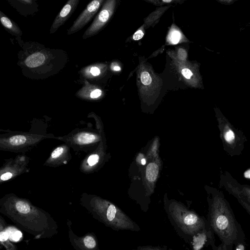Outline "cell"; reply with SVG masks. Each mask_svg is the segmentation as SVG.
I'll use <instances>...</instances> for the list:
<instances>
[{
	"instance_id": "1",
	"label": "cell",
	"mask_w": 250,
	"mask_h": 250,
	"mask_svg": "<svg viewBox=\"0 0 250 250\" xmlns=\"http://www.w3.org/2000/svg\"><path fill=\"white\" fill-rule=\"evenodd\" d=\"M209 224L212 234L220 242L218 250H232L234 245L243 240L242 229L229 203L217 189H215L211 199Z\"/></svg>"
},
{
	"instance_id": "2",
	"label": "cell",
	"mask_w": 250,
	"mask_h": 250,
	"mask_svg": "<svg viewBox=\"0 0 250 250\" xmlns=\"http://www.w3.org/2000/svg\"><path fill=\"white\" fill-rule=\"evenodd\" d=\"M214 111L224 150L231 156L241 155L247 141L246 136L231 124L218 107H215Z\"/></svg>"
},
{
	"instance_id": "3",
	"label": "cell",
	"mask_w": 250,
	"mask_h": 250,
	"mask_svg": "<svg viewBox=\"0 0 250 250\" xmlns=\"http://www.w3.org/2000/svg\"><path fill=\"white\" fill-rule=\"evenodd\" d=\"M169 56L178 72L190 86L203 89L202 77L199 72V65L197 63H192L179 60L175 53L170 52Z\"/></svg>"
},
{
	"instance_id": "4",
	"label": "cell",
	"mask_w": 250,
	"mask_h": 250,
	"mask_svg": "<svg viewBox=\"0 0 250 250\" xmlns=\"http://www.w3.org/2000/svg\"><path fill=\"white\" fill-rule=\"evenodd\" d=\"M115 5L116 1L114 0H108L105 2L99 13L85 31L83 36V39L94 36L104 27L112 16Z\"/></svg>"
},
{
	"instance_id": "5",
	"label": "cell",
	"mask_w": 250,
	"mask_h": 250,
	"mask_svg": "<svg viewBox=\"0 0 250 250\" xmlns=\"http://www.w3.org/2000/svg\"><path fill=\"white\" fill-rule=\"evenodd\" d=\"M220 184L235 198L240 197L250 205V186L240 184L228 172L221 175Z\"/></svg>"
},
{
	"instance_id": "6",
	"label": "cell",
	"mask_w": 250,
	"mask_h": 250,
	"mask_svg": "<svg viewBox=\"0 0 250 250\" xmlns=\"http://www.w3.org/2000/svg\"><path fill=\"white\" fill-rule=\"evenodd\" d=\"M103 2V0H94L91 1L74 22L68 30L67 34L76 33L87 24L98 11Z\"/></svg>"
},
{
	"instance_id": "7",
	"label": "cell",
	"mask_w": 250,
	"mask_h": 250,
	"mask_svg": "<svg viewBox=\"0 0 250 250\" xmlns=\"http://www.w3.org/2000/svg\"><path fill=\"white\" fill-rule=\"evenodd\" d=\"M146 66L143 65L140 67L138 74L139 89L143 93H152L159 89V81L152 71Z\"/></svg>"
},
{
	"instance_id": "8",
	"label": "cell",
	"mask_w": 250,
	"mask_h": 250,
	"mask_svg": "<svg viewBox=\"0 0 250 250\" xmlns=\"http://www.w3.org/2000/svg\"><path fill=\"white\" fill-rule=\"evenodd\" d=\"M79 2V0H69L66 3L53 22L50 30L51 34L55 33L70 17Z\"/></svg>"
},
{
	"instance_id": "9",
	"label": "cell",
	"mask_w": 250,
	"mask_h": 250,
	"mask_svg": "<svg viewBox=\"0 0 250 250\" xmlns=\"http://www.w3.org/2000/svg\"><path fill=\"white\" fill-rule=\"evenodd\" d=\"M85 85L78 93V95L83 98L95 99L100 97L102 90L97 86L89 84L86 82Z\"/></svg>"
},
{
	"instance_id": "10",
	"label": "cell",
	"mask_w": 250,
	"mask_h": 250,
	"mask_svg": "<svg viewBox=\"0 0 250 250\" xmlns=\"http://www.w3.org/2000/svg\"><path fill=\"white\" fill-rule=\"evenodd\" d=\"M105 66L102 64L91 65L82 70V74L88 78L97 77L101 75L104 70H105Z\"/></svg>"
},
{
	"instance_id": "11",
	"label": "cell",
	"mask_w": 250,
	"mask_h": 250,
	"mask_svg": "<svg viewBox=\"0 0 250 250\" xmlns=\"http://www.w3.org/2000/svg\"><path fill=\"white\" fill-rule=\"evenodd\" d=\"M0 21L3 26L12 33L18 35H21L22 34L21 31L17 24L5 16L4 15H3L1 12H0Z\"/></svg>"
},
{
	"instance_id": "12",
	"label": "cell",
	"mask_w": 250,
	"mask_h": 250,
	"mask_svg": "<svg viewBox=\"0 0 250 250\" xmlns=\"http://www.w3.org/2000/svg\"><path fill=\"white\" fill-rule=\"evenodd\" d=\"M183 35L181 32L177 28L172 27L168 34L167 42L171 44H177L183 41Z\"/></svg>"
},
{
	"instance_id": "13",
	"label": "cell",
	"mask_w": 250,
	"mask_h": 250,
	"mask_svg": "<svg viewBox=\"0 0 250 250\" xmlns=\"http://www.w3.org/2000/svg\"><path fill=\"white\" fill-rule=\"evenodd\" d=\"M158 172V165L153 162L150 163L146 168V178L149 182H153L156 179Z\"/></svg>"
},
{
	"instance_id": "14",
	"label": "cell",
	"mask_w": 250,
	"mask_h": 250,
	"mask_svg": "<svg viewBox=\"0 0 250 250\" xmlns=\"http://www.w3.org/2000/svg\"><path fill=\"white\" fill-rule=\"evenodd\" d=\"M75 140L79 144H88L96 141L97 137L90 133L83 132L77 135Z\"/></svg>"
},
{
	"instance_id": "15",
	"label": "cell",
	"mask_w": 250,
	"mask_h": 250,
	"mask_svg": "<svg viewBox=\"0 0 250 250\" xmlns=\"http://www.w3.org/2000/svg\"><path fill=\"white\" fill-rule=\"evenodd\" d=\"M167 7H162L152 13L145 20V24L150 25L156 19H157L160 17L162 13L164 12V11L166 10V8Z\"/></svg>"
},
{
	"instance_id": "16",
	"label": "cell",
	"mask_w": 250,
	"mask_h": 250,
	"mask_svg": "<svg viewBox=\"0 0 250 250\" xmlns=\"http://www.w3.org/2000/svg\"><path fill=\"white\" fill-rule=\"evenodd\" d=\"M26 142V138L23 135H16L11 137L9 142L12 146H20L24 144Z\"/></svg>"
},
{
	"instance_id": "17",
	"label": "cell",
	"mask_w": 250,
	"mask_h": 250,
	"mask_svg": "<svg viewBox=\"0 0 250 250\" xmlns=\"http://www.w3.org/2000/svg\"><path fill=\"white\" fill-rule=\"evenodd\" d=\"M16 208L19 212L23 214L27 213L30 210L29 205L27 203L21 201L16 203Z\"/></svg>"
},
{
	"instance_id": "18",
	"label": "cell",
	"mask_w": 250,
	"mask_h": 250,
	"mask_svg": "<svg viewBox=\"0 0 250 250\" xmlns=\"http://www.w3.org/2000/svg\"><path fill=\"white\" fill-rule=\"evenodd\" d=\"M9 238L14 241H18L22 236V233L18 230H8Z\"/></svg>"
},
{
	"instance_id": "19",
	"label": "cell",
	"mask_w": 250,
	"mask_h": 250,
	"mask_svg": "<svg viewBox=\"0 0 250 250\" xmlns=\"http://www.w3.org/2000/svg\"><path fill=\"white\" fill-rule=\"evenodd\" d=\"M117 212L116 207L113 205H110L107 210L106 216L109 221L113 220Z\"/></svg>"
},
{
	"instance_id": "20",
	"label": "cell",
	"mask_w": 250,
	"mask_h": 250,
	"mask_svg": "<svg viewBox=\"0 0 250 250\" xmlns=\"http://www.w3.org/2000/svg\"><path fill=\"white\" fill-rule=\"evenodd\" d=\"M83 242L85 246L89 249L93 248L96 246V242L94 239L90 236H86L84 238Z\"/></svg>"
},
{
	"instance_id": "21",
	"label": "cell",
	"mask_w": 250,
	"mask_h": 250,
	"mask_svg": "<svg viewBox=\"0 0 250 250\" xmlns=\"http://www.w3.org/2000/svg\"><path fill=\"white\" fill-rule=\"evenodd\" d=\"M64 152V148L62 146L57 147L52 152L51 158L52 159H56L62 156Z\"/></svg>"
},
{
	"instance_id": "22",
	"label": "cell",
	"mask_w": 250,
	"mask_h": 250,
	"mask_svg": "<svg viewBox=\"0 0 250 250\" xmlns=\"http://www.w3.org/2000/svg\"><path fill=\"white\" fill-rule=\"evenodd\" d=\"M99 159V157L97 154H92L88 158L87 162L90 166H92L98 162Z\"/></svg>"
},
{
	"instance_id": "23",
	"label": "cell",
	"mask_w": 250,
	"mask_h": 250,
	"mask_svg": "<svg viewBox=\"0 0 250 250\" xmlns=\"http://www.w3.org/2000/svg\"><path fill=\"white\" fill-rule=\"evenodd\" d=\"M239 203L242 205V206L246 209L248 213L250 215V205L248 204L242 198L237 197H236Z\"/></svg>"
},
{
	"instance_id": "24",
	"label": "cell",
	"mask_w": 250,
	"mask_h": 250,
	"mask_svg": "<svg viewBox=\"0 0 250 250\" xmlns=\"http://www.w3.org/2000/svg\"><path fill=\"white\" fill-rule=\"evenodd\" d=\"M177 58L181 61H186L187 58V53L183 48H179L177 52Z\"/></svg>"
},
{
	"instance_id": "25",
	"label": "cell",
	"mask_w": 250,
	"mask_h": 250,
	"mask_svg": "<svg viewBox=\"0 0 250 250\" xmlns=\"http://www.w3.org/2000/svg\"><path fill=\"white\" fill-rule=\"evenodd\" d=\"M144 33L143 31L140 29L138 30L133 36V39L134 40H139L141 39L144 36Z\"/></svg>"
},
{
	"instance_id": "26",
	"label": "cell",
	"mask_w": 250,
	"mask_h": 250,
	"mask_svg": "<svg viewBox=\"0 0 250 250\" xmlns=\"http://www.w3.org/2000/svg\"><path fill=\"white\" fill-rule=\"evenodd\" d=\"M12 177V173L10 172H5L0 176V180L1 181H5L10 179Z\"/></svg>"
},
{
	"instance_id": "27",
	"label": "cell",
	"mask_w": 250,
	"mask_h": 250,
	"mask_svg": "<svg viewBox=\"0 0 250 250\" xmlns=\"http://www.w3.org/2000/svg\"><path fill=\"white\" fill-rule=\"evenodd\" d=\"M9 238V234L6 231H1L0 233V240L1 242L5 241Z\"/></svg>"
},
{
	"instance_id": "28",
	"label": "cell",
	"mask_w": 250,
	"mask_h": 250,
	"mask_svg": "<svg viewBox=\"0 0 250 250\" xmlns=\"http://www.w3.org/2000/svg\"><path fill=\"white\" fill-rule=\"evenodd\" d=\"M216 1L221 4L229 5L234 3L237 0H216Z\"/></svg>"
},
{
	"instance_id": "29",
	"label": "cell",
	"mask_w": 250,
	"mask_h": 250,
	"mask_svg": "<svg viewBox=\"0 0 250 250\" xmlns=\"http://www.w3.org/2000/svg\"><path fill=\"white\" fill-rule=\"evenodd\" d=\"M111 68L115 71H120L121 70V68L119 65L117 64L116 63H113L111 66Z\"/></svg>"
},
{
	"instance_id": "30",
	"label": "cell",
	"mask_w": 250,
	"mask_h": 250,
	"mask_svg": "<svg viewBox=\"0 0 250 250\" xmlns=\"http://www.w3.org/2000/svg\"><path fill=\"white\" fill-rule=\"evenodd\" d=\"M146 163V160L145 159L143 158L141 160V164L143 165H145Z\"/></svg>"
},
{
	"instance_id": "31",
	"label": "cell",
	"mask_w": 250,
	"mask_h": 250,
	"mask_svg": "<svg viewBox=\"0 0 250 250\" xmlns=\"http://www.w3.org/2000/svg\"><path fill=\"white\" fill-rule=\"evenodd\" d=\"M162 1L164 2H166V3H169V2H171L172 0H163Z\"/></svg>"
},
{
	"instance_id": "32",
	"label": "cell",
	"mask_w": 250,
	"mask_h": 250,
	"mask_svg": "<svg viewBox=\"0 0 250 250\" xmlns=\"http://www.w3.org/2000/svg\"><path fill=\"white\" fill-rule=\"evenodd\" d=\"M248 24L250 25V22H249Z\"/></svg>"
}]
</instances>
